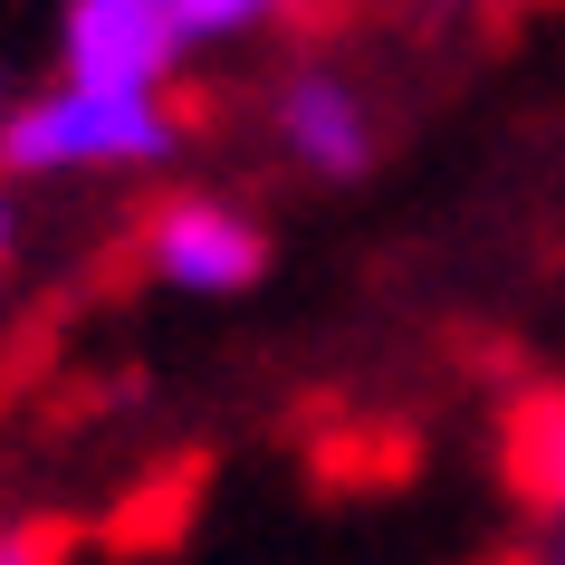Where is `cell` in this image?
<instances>
[{"label":"cell","mask_w":565,"mask_h":565,"mask_svg":"<svg viewBox=\"0 0 565 565\" xmlns=\"http://www.w3.org/2000/svg\"><path fill=\"white\" fill-rule=\"evenodd\" d=\"M546 565H565V556H546Z\"/></svg>","instance_id":"cell-9"},{"label":"cell","mask_w":565,"mask_h":565,"mask_svg":"<svg viewBox=\"0 0 565 565\" xmlns=\"http://www.w3.org/2000/svg\"><path fill=\"white\" fill-rule=\"evenodd\" d=\"M499 479L508 499L565 527V384H536V393H508L499 413Z\"/></svg>","instance_id":"cell-5"},{"label":"cell","mask_w":565,"mask_h":565,"mask_svg":"<svg viewBox=\"0 0 565 565\" xmlns=\"http://www.w3.org/2000/svg\"><path fill=\"white\" fill-rule=\"evenodd\" d=\"M268 125H278L288 163H307L317 182H355L364 163H374V106H364V87L335 77V67H288Z\"/></svg>","instance_id":"cell-4"},{"label":"cell","mask_w":565,"mask_h":565,"mask_svg":"<svg viewBox=\"0 0 565 565\" xmlns=\"http://www.w3.org/2000/svg\"><path fill=\"white\" fill-rule=\"evenodd\" d=\"M192 116L173 96H125V87H30L0 106V182H58V173H153L173 163Z\"/></svg>","instance_id":"cell-1"},{"label":"cell","mask_w":565,"mask_h":565,"mask_svg":"<svg viewBox=\"0 0 565 565\" xmlns=\"http://www.w3.org/2000/svg\"><path fill=\"white\" fill-rule=\"evenodd\" d=\"M135 259H145V278L182 288V298H239L268 268V231L221 192H163L135 221Z\"/></svg>","instance_id":"cell-3"},{"label":"cell","mask_w":565,"mask_h":565,"mask_svg":"<svg viewBox=\"0 0 565 565\" xmlns=\"http://www.w3.org/2000/svg\"><path fill=\"white\" fill-rule=\"evenodd\" d=\"M182 10H192V39H249L268 20H288L298 0H182Z\"/></svg>","instance_id":"cell-6"},{"label":"cell","mask_w":565,"mask_h":565,"mask_svg":"<svg viewBox=\"0 0 565 565\" xmlns=\"http://www.w3.org/2000/svg\"><path fill=\"white\" fill-rule=\"evenodd\" d=\"M67 546H77V536H67L58 518H30V527H0V565H67Z\"/></svg>","instance_id":"cell-7"},{"label":"cell","mask_w":565,"mask_h":565,"mask_svg":"<svg viewBox=\"0 0 565 565\" xmlns=\"http://www.w3.org/2000/svg\"><path fill=\"white\" fill-rule=\"evenodd\" d=\"M10 249H20V211H10V182H0V268H10Z\"/></svg>","instance_id":"cell-8"},{"label":"cell","mask_w":565,"mask_h":565,"mask_svg":"<svg viewBox=\"0 0 565 565\" xmlns=\"http://www.w3.org/2000/svg\"><path fill=\"white\" fill-rule=\"evenodd\" d=\"M192 10L182 0H67L58 10V77L125 96H173V67L192 58Z\"/></svg>","instance_id":"cell-2"}]
</instances>
